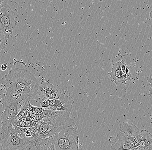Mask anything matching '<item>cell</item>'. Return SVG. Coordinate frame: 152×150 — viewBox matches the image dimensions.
Segmentation results:
<instances>
[{
  "label": "cell",
  "instance_id": "6da1fadb",
  "mask_svg": "<svg viewBox=\"0 0 152 150\" xmlns=\"http://www.w3.org/2000/svg\"><path fill=\"white\" fill-rule=\"evenodd\" d=\"M6 94L19 100H26L35 96L39 91V81L33 74L24 68H15L6 75Z\"/></svg>",
  "mask_w": 152,
  "mask_h": 150
},
{
  "label": "cell",
  "instance_id": "7a4b0ae2",
  "mask_svg": "<svg viewBox=\"0 0 152 150\" xmlns=\"http://www.w3.org/2000/svg\"><path fill=\"white\" fill-rule=\"evenodd\" d=\"M66 111H56L53 116L43 119L36 123L34 128L39 138L52 136L69 126H77L75 120Z\"/></svg>",
  "mask_w": 152,
  "mask_h": 150
},
{
  "label": "cell",
  "instance_id": "3957f363",
  "mask_svg": "<svg viewBox=\"0 0 152 150\" xmlns=\"http://www.w3.org/2000/svg\"><path fill=\"white\" fill-rule=\"evenodd\" d=\"M56 150H82L77 126H69L52 135Z\"/></svg>",
  "mask_w": 152,
  "mask_h": 150
},
{
  "label": "cell",
  "instance_id": "277c9868",
  "mask_svg": "<svg viewBox=\"0 0 152 150\" xmlns=\"http://www.w3.org/2000/svg\"><path fill=\"white\" fill-rule=\"evenodd\" d=\"M4 150H37L35 141L25 135H19L17 132L11 134L7 140L3 143Z\"/></svg>",
  "mask_w": 152,
  "mask_h": 150
},
{
  "label": "cell",
  "instance_id": "5b68a950",
  "mask_svg": "<svg viewBox=\"0 0 152 150\" xmlns=\"http://www.w3.org/2000/svg\"><path fill=\"white\" fill-rule=\"evenodd\" d=\"M18 17V10L16 9L12 10L4 7L0 10V30L4 33L8 40L18 24L15 20Z\"/></svg>",
  "mask_w": 152,
  "mask_h": 150
},
{
  "label": "cell",
  "instance_id": "8992f818",
  "mask_svg": "<svg viewBox=\"0 0 152 150\" xmlns=\"http://www.w3.org/2000/svg\"><path fill=\"white\" fill-rule=\"evenodd\" d=\"M109 141L112 144L110 147L111 150H132L134 147L129 140V137L120 131L115 137H110Z\"/></svg>",
  "mask_w": 152,
  "mask_h": 150
},
{
  "label": "cell",
  "instance_id": "52a82bcc",
  "mask_svg": "<svg viewBox=\"0 0 152 150\" xmlns=\"http://www.w3.org/2000/svg\"><path fill=\"white\" fill-rule=\"evenodd\" d=\"M73 98L71 95L61 94L59 98L57 99V104L53 107H48L54 111H66L71 113L72 110V105L74 104Z\"/></svg>",
  "mask_w": 152,
  "mask_h": 150
},
{
  "label": "cell",
  "instance_id": "ba28073f",
  "mask_svg": "<svg viewBox=\"0 0 152 150\" xmlns=\"http://www.w3.org/2000/svg\"><path fill=\"white\" fill-rule=\"evenodd\" d=\"M135 137L138 150H152V135L148 131L141 130Z\"/></svg>",
  "mask_w": 152,
  "mask_h": 150
},
{
  "label": "cell",
  "instance_id": "9c48e42d",
  "mask_svg": "<svg viewBox=\"0 0 152 150\" xmlns=\"http://www.w3.org/2000/svg\"><path fill=\"white\" fill-rule=\"evenodd\" d=\"M111 81L116 84H127L126 80L123 77L120 67V61L115 62L112 68V72H109Z\"/></svg>",
  "mask_w": 152,
  "mask_h": 150
},
{
  "label": "cell",
  "instance_id": "30bf717a",
  "mask_svg": "<svg viewBox=\"0 0 152 150\" xmlns=\"http://www.w3.org/2000/svg\"><path fill=\"white\" fill-rule=\"evenodd\" d=\"M39 91L49 99H58L59 98V91L54 85L50 83H45L39 87Z\"/></svg>",
  "mask_w": 152,
  "mask_h": 150
},
{
  "label": "cell",
  "instance_id": "8fae6325",
  "mask_svg": "<svg viewBox=\"0 0 152 150\" xmlns=\"http://www.w3.org/2000/svg\"><path fill=\"white\" fill-rule=\"evenodd\" d=\"M35 146L37 150H55L52 136L39 138L36 141Z\"/></svg>",
  "mask_w": 152,
  "mask_h": 150
},
{
  "label": "cell",
  "instance_id": "7c38bea8",
  "mask_svg": "<svg viewBox=\"0 0 152 150\" xmlns=\"http://www.w3.org/2000/svg\"><path fill=\"white\" fill-rule=\"evenodd\" d=\"M120 131L124 132L129 137L136 136L140 131L135 125L128 122H123L120 125Z\"/></svg>",
  "mask_w": 152,
  "mask_h": 150
},
{
  "label": "cell",
  "instance_id": "4fadbf2b",
  "mask_svg": "<svg viewBox=\"0 0 152 150\" xmlns=\"http://www.w3.org/2000/svg\"><path fill=\"white\" fill-rule=\"evenodd\" d=\"M55 113L56 111L47 108H43V110L41 113L38 114L31 119L36 124L43 119L53 116Z\"/></svg>",
  "mask_w": 152,
  "mask_h": 150
},
{
  "label": "cell",
  "instance_id": "5bb4252c",
  "mask_svg": "<svg viewBox=\"0 0 152 150\" xmlns=\"http://www.w3.org/2000/svg\"><path fill=\"white\" fill-rule=\"evenodd\" d=\"M120 67L122 75L125 80L126 81H132L131 78L132 76L130 73L129 68L123 60L120 61Z\"/></svg>",
  "mask_w": 152,
  "mask_h": 150
},
{
  "label": "cell",
  "instance_id": "9a60e30c",
  "mask_svg": "<svg viewBox=\"0 0 152 150\" xmlns=\"http://www.w3.org/2000/svg\"><path fill=\"white\" fill-rule=\"evenodd\" d=\"M8 39L4 33L0 30V52L6 48Z\"/></svg>",
  "mask_w": 152,
  "mask_h": 150
},
{
  "label": "cell",
  "instance_id": "2e32d148",
  "mask_svg": "<svg viewBox=\"0 0 152 150\" xmlns=\"http://www.w3.org/2000/svg\"><path fill=\"white\" fill-rule=\"evenodd\" d=\"M30 104L29 101L28 102H26L25 104L22 107L21 110L23 111L24 113L25 116L29 117V114H30V111H29V105Z\"/></svg>",
  "mask_w": 152,
  "mask_h": 150
},
{
  "label": "cell",
  "instance_id": "e0dca14e",
  "mask_svg": "<svg viewBox=\"0 0 152 150\" xmlns=\"http://www.w3.org/2000/svg\"><path fill=\"white\" fill-rule=\"evenodd\" d=\"M11 0H0V10L3 7H7L10 8L9 5Z\"/></svg>",
  "mask_w": 152,
  "mask_h": 150
},
{
  "label": "cell",
  "instance_id": "ac0fdd59",
  "mask_svg": "<svg viewBox=\"0 0 152 150\" xmlns=\"http://www.w3.org/2000/svg\"><path fill=\"white\" fill-rule=\"evenodd\" d=\"M29 111H30V114H29V118L30 119L33 118L34 116H36L37 114V112L35 110V108H34V106L33 105H31V104H29Z\"/></svg>",
  "mask_w": 152,
  "mask_h": 150
},
{
  "label": "cell",
  "instance_id": "d6986e66",
  "mask_svg": "<svg viewBox=\"0 0 152 150\" xmlns=\"http://www.w3.org/2000/svg\"><path fill=\"white\" fill-rule=\"evenodd\" d=\"M36 123L33 121L30 118L27 117V120L26 122L25 127H33L36 126Z\"/></svg>",
  "mask_w": 152,
  "mask_h": 150
},
{
  "label": "cell",
  "instance_id": "ffe728a7",
  "mask_svg": "<svg viewBox=\"0 0 152 150\" xmlns=\"http://www.w3.org/2000/svg\"><path fill=\"white\" fill-rule=\"evenodd\" d=\"M50 99H47L44 101L40 102L41 107L43 108H46L50 107Z\"/></svg>",
  "mask_w": 152,
  "mask_h": 150
},
{
  "label": "cell",
  "instance_id": "44dd1931",
  "mask_svg": "<svg viewBox=\"0 0 152 150\" xmlns=\"http://www.w3.org/2000/svg\"><path fill=\"white\" fill-rule=\"evenodd\" d=\"M147 81L150 83V90H149V95L150 97L152 95V78L151 76L147 78Z\"/></svg>",
  "mask_w": 152,
  "mask_h": 150
},
{
  "label": "cell",
  "instance_id": "7402d4cb",
  "mask_svg": "<svg viewBox=\"0 0 152 150\" xmlns=\"http://www.w3.org/2000/svg\"><path fill=\"white\" fill-rule=\"evenodd\" d=\"M34 108H35V110L37 112V114H40L42 112L43 110V108L42 107H37L34 106Z\"/></svg>",
  "mask_w": 152,
  "mask_h": 150
},
{
  "label": "cell",
  "instance_id": "603a6c76",
  "mask_svg": "<svg viewBox=\"0 0 152 150\" xmlns=\"http://www.w3.org/2000/svg\"><path fill=\"white\" fill-rule=\"evenodd\" d=\"M7 67L8 66L6 64H3L1 65V70L2 71H5L7 69Z\"/></svg>",
  "mask_w": 152,
  "mask_h": 150
},
{
  "label": "cell",
  "instance_id": "cb8c5ba5",
  "mask_svg": "<svg viewBox=\"0 0 152 150\" xmlns=\"http://www.w3.org/2000/svg\"><path fill=\"white\" fill-rule=\"evenodd\" d=\"M0 150H3V143L1 140V138H0Z\"/></svg>",
  "mask_w": 152,
  "mask_h": 150
},
{
  "label": "cell",
  "instance_id": "d4e9b609",
  "mask_svg": "<svg viewBox=\"0 0 152 150\" xmlns=\"http://www.w3.org/2000/svg\"><path fill=\"white\" fill-rule=\"evenodd\" d=\"M149 15H150V17L152 18V11L150 12V14H149Z\"/></svg>",
  "mask_w": 152,
  "mask_h": 150
},
{
  "label": "cell",
  "instance_id": "484cf974",
  "mask_svg": "<svg viewBox=\"0 0 152 150\" xmlns=\"http://www.w3.org/2000/svg\"><path fill=\"white\" fill-rule=\"evenodd\" d=\"M103 1V0H99V1H100V2L102 1Z\"/></svg>",
  "mask_w": 152,
  "mask_h": 150
},
{
  "label": "cell",
  "instance_id": "4316f807",
  "mask_svg": "<svg viewBox=\"0 0 152 150\" xmlns=\"http://www.w3.org/2000/svg\"><path fill=\"white\" fill-rule=\"evenodd\" d=\"M151 77L152 78V74H151Z\"/></svg>",
  "mask_w": 152,
  "mask_h": 150
}]
</instances>
